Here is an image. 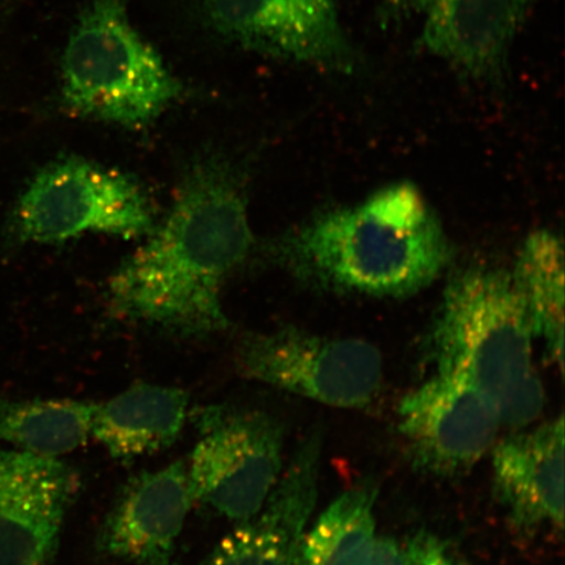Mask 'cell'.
Masks as SVG:
<instances>
[{
	"label": "cell",
	"instance_id": "6da1fadb",
	"mask_svg": "<svg viewBox=\"0 0 565 565\" xmlns=\"http://www.w3.org/2000/svg\"><path fill=\"white\" fill-rule=\"evenodd\" d=\"M252 245L242 171L218 154L196 159L164 223L110 278L113 313L179 335L222 333L223 282Z\"/></svg>",
	"mask_w": 565,
	"mask_h": 565
},
{
	"label": "cell",
	"instance_id": "7a4b0ae2",
	"mask_svg": "<svg viewBox=\"0 0 565 565\" xmlns=\"http://www.w3.org/2000/svg\"><path fill=\"white\" fill-rule=\"evenodd\" d=\"M266 253L313 291L373 299L422 292L454 258L439 215L406 181L358 203L317 210L274 238Z\"/></svg>",
	"mask_w": 565,
	"mask_h": 565
},
{
	"label": "cell",
	"instance_id": "3957f363",
	"mask_svg": "<svg viewBox=\"0 0 565 565\" xmlns=\"http://www.w3.org/2000/svg\"><path fill=\"white\" fill-rule=\"evenodd\" d=\"M532 321L505 268L472 265L450 275L426 351L436 373L462 377L501 405L539 376Z\"/></svg>",
	"mask_w": 565,
	"mask_h": 565
},
{
	"label": "cell",
	"instance_id": "277c9868",
	"mask_svg": "<svg viewBox=\"0 0 565 565\" xmlns=\"http://www.w3.org/2000/svg\"><path fill=\"white\" fill-rule=\"evenodd\" d=\"M179 81L134 30L125 0H90L62 60V100L76 115L141 127L181 96Z\"/></svg>",
	"mask_w": 565,
	"mask_h": 565
},
{
	"label": "cell",
	"instance_id": "5b68a950",
	"mask_svg": "<svg viewBox=\"0 0 565 565\" xmlns=\"http://www.w3.org/2000/svg\"><path fill=\"white\" fill-rule=\"evenodd\" d=\"M11 218L12 235L31 244L63 243L88 232L140 237L154 230L150 200L136 180L76 158L42 168Z\"/></svg>",
	"mask_w": 565,
	"mask_h": 565
},
{
	"label": "cell",
	"instance_id": "8992f818",
	"mask_svg": "<svg viewBox=\"0 0 565 565\" xmlns=\"http://www.w3.org/2000/svg\"><path fill=\"white\" fill-rule=\"evenodd\" d=\"M198 443L188 476L194 501L232 521L263 510L282 469L285 429L259 409L209 406L193 416Z\"/></svg>",
	"mask_w": 565,
	"mask_h": 565
},
{
	"label": "cell",
	"instance_id": "52a82bcc",
	"mask_svg": "<svg viewBox=\"0 0 565 565\" xmlns=\"http://www.w3.org/2000/svg\"><path fill=\"white\" fill-rule=\"evenodd\" d=\"M235 360L246 379L341 408L369 406L383 381V359L370 342L296 327L244 335Z\"/></svg>",
	"mask_w": 565,
	"mask_h": 565
},
{
	"label": "cell",
	"instance_id": "ba28073f",
	"mask_svg": "<svg viewBox=\"0 0 565 565\" xmlns=\"http://www.w3.org/2000/svg\"><path fill=\"white\" fill-rule=\"evenodd\" d=\"M203 15L218 38L245 51L330 73L360 65L334 0H203Z\"/></svg>",
	"mask_w": 565,
	"mask_h": 565
},
{
	"label": "cell",
	"instance_id": "9c48e42d",
	"mask_svg": "<svg viewBox=\"0 0 565 565\" xmlns=\"http://www.w3.org/2000/svg\"><path fill=\"white\" fill-rule=\"evenodd\" d=\"M398 415L415 468L437 477L469 470L492 447L501 427L490 395L450 374L436 373L408 393Z\"/></svg>",
	"mask_w": 565,
	"mask_h": 565
},
{
	"label": "cell",
	"instance_id": "30bf717a",
	"mask_svg": "<svg viewBox=\"0 0 565 565\" xmlns=\"http://www.w3.org/2000/svg\"><path fill=\"white\" fill-rule=\"evenodd\" d=\"M79 487L60 458L0 448V565L47 563Z\"/></svg>",
	"mask_w": 565,
	"mask_h": 565
},
{
	"label": "cell",
	"instance_id": "8fae6325",
	"mask_svg": "<svg viewBox=\"0 0 565 565\" xmlns=\"http://www.w3.org/2000/svg\"><path fill=\"white\" fill-rule=\"evenodd\" d=\"M323 430L303 437L266 503L217 543L202 565H299L320 482Z\"/></svg>",
	"mask_w": 565,
	"mask_h": 565
},
{
	"label": "cell",
	"instance_id": "7c38bea8",
	"mask_svg": "<svg viewBox=\"0 0 565 565\" xmlns=\"http://www.w3.org/2000/svg\"><path fill=\"white\" fill-rule=\"evenodd\" d=\"M195 503L188 465L141 472L127 482L97 535V550L136 565H169Z\"/></svg>",
	"mask_w": 565,
	"mask_h": 565
},
{
	"label": "cell",
	"instance_id": "4fadbf2b",
	"mask_svg": "<svg viewBox=\"0 0 565 565\" xmlns=\"http://www.w3.org/2000/svg\"><path fill=\"white\" fill-rule=\"evenodd\" d=\"M539 0H437L418 46L483 84H501L512 42Z\"/></svg>",
	"mask_w": 565,
	"mask_h": 565
},
{
	"label": "cell",
	"instance_id": "5bb4252c",
	"mask_svg": "<svg viewBox=\"0 0 565 565\" xmlns=\"http://www.w3.org/2000/svg\"><path fill=\"white\" fill-rule=\"evenodd\" d=\"M493 489L512 525L533 533L564 522V420L508 437L493 451Z\"/></svg>",
	"mask_w": 565,
	"mask_h": 565
},
{
	"label": "cell",
	"instance_id": "9a60e30c",
	"mask_svg": "<svg viewBox=\"0 0 565 565\" xmlns=\"http://www.w3.org/2000/svg\"><path fill=\"white\" fill-rule=\"evenodd\" d=\"M188 407L182 388L137 383L95 405L90 435L111 458L129 463L171 447L185 426Z\"/></svg>",
	"mask_w": 565,
	"mask_h": 565
},
{
	"label": "cell",
	"instance_id": "2e32d148",
	"mask_svg": "<svg viewBox=\"0 0 565 565\" xmlns=\"http://www.w3.org/2000/svg\"><path fill=\"white\" fill-rule=\"evenodd\" d=\"M511 275L514 287L525 303L535 339H541L547 358L563 370V238L550 230L530 233L515 258Z\"/></svg>",
	"mask_w": 565,
	"mask_h": 565
},
{
	"label": "cell",
	"instance_id": "e0dca14e",
	"mask_svg": "<svg viewBox=\"0 0 565 565\" xmlns=\"http://www.w3.org/2000/svg\"><path fill=\"white\" fill-rule=\"evenodd\" d=\"M95 405L71 399H0V443L60 458L86 444Z\"/></svg>",
	"mask_w": 565,
	"mask_h": 565
},
{
	"label": "cell",
	"instance_id": "ac0fdd59",
	"mask_svg": "<svg viewBox=\"0 0 565 565\" xmlns=\"http://www.w3.org/2000/svg\"><path fill=\"white\" fill-rule=\"evenodd\" d=\"M377 494L370 479L343 492L306 534L299 565H365L376 539Z\"/></svg>",
	"mask_w": 565,
	"mask_h": 565
},
{
	"label": "cell",
	"instance_id": "d6986e66",
	"mask_svg": "<svg viewBox=\"0 0 565 565\" xmlns=\"http://www.w3.org/2000/svg\"><path fill=\"white\" fill-rule=\"evenodd\" d=\"M437 0H380L377 19L384 30L418 15H427Z\"/></svg>",
	"mask_w": 565,
	"mask_h": 565
},
{
	"label": "cell",
	"instance_id": "ffe728a7",
	"mask_svg": "<svg viewBox=\"0 0 565 565\" xmlns=\"http://www.w3.org/2000/svg\"><path fill=\"white\" fill-rule=\"evenodd\" d=\"M404 551L406 565H451L440 541L430 534L413 536Z\"/></svg>",
	"mask_w": 565,
	"mask_h": 565
},
{
	"label": "cell",
	"instance_id": "44dd1931",
	"mask_svg": "<svg viewBox=\"0 0 565 565\" xmlns=\"http://www.w3.org/2000/svg\"><path fill=\"white\" fill-rule=\"evenodd\" d=\"M365 565H406L405 551L387 536H376Z\"/></svg>",
	"mask_w": 565,
	"mask_h": 565
},
{
	"label": "cell",
	"instance_id": "7402d4cb",
	"mask_svg": "<svg viewBox=\"0 0 565 565\" xmlns=\"http://www.w3.org/2000/svg\"><path fill=\"white\" fill-rule=\"evenodd\" d=\"M38 565H46V563L38 564Z\"/></svg>",
	"mask_w": 565,
	"mask_h": 565
}]
</instances>
